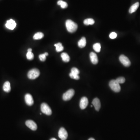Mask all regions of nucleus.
Masks as SVG:
<instances>
[{"instance_id": "obj_1", "label": "nucleus", "mask_w": 140, "mask_h": 140, "mask_svg": "<svg viewBox=\"0 0 140 140\" xmlns=\"http://www.w3.org/2000/svg\"><path fill=\"white\" fill-rule=\"evenodd\" d=\"M65 25L67 31L70 33L75 32L78 29L77 24L70 19H68L66 21Z\"/></svg>"}, {"instance_id": "obj_2", "label": "nucleus", "mask_w": 140, "mask_h": 140, "mask_svg": "<svg viewBox=\"0 0 140 140\" xmlns=\"http://www.w3.org/2000/svg\"><path fill=\"white\" fill-rule=\"evenodd\" d=\"M109 86L112 90L115 92H119L121 90L120 84L117 82L116 80H112L109 83Z\"/></svg>"}, {"instance_id": "obj_3", "label": "nucleus", "mask_w": 140, "mask_h": 140, "mask_svg": "<svg viewBox=\"0 0 140 140\" xmlns=\"http://www.w3.org/2000/svg\"><path fill=\"white\" fill-rule=\"evenodd\" d=\"M40 74V71L37 69H31L27 74L28 78L31 79H34L39 77Z\"/></svg>"}, {"instance_id": "obj_4", "label": "nucleus", "mask_w": 140, "mask_h": 140, "mask_svg": "<svg viewBox=\"0 0 140 140\" xmlns=\"http://www.w3.org/2000/svg\"><path fill=\"white\" fill-rule=\"evenodd\" d=\"M41 111L45 114L50 116L52 114V109L50 106L45 103H42L41 106Z\"/></svg>"}, {"instance_id": "obj_5", "label": "nucleus", "mask_w": 140, "mask_h": 140, "mask_svg": "<svg viewBox=\"0 0 140 140\" xmlns=\"http://www.w3.org/2000/svg\"><path fill=\"white\" fill-rule=\"evenodd\" d=\"M75 91L73 89H70L65 93L63 95V99L64 101L69 100L74 96Z\"/></svg>"}, {"instance_id": "obj_6", "label": "nucleus", "mask_w": 140, "mask_h": 140, "mask_svg": "<svg viewBox=\"0 0 140 140\" xmlns=\"http://www.w3.org/2000/svg\"><path fill=\"white\" fill-rule=\"evenodd\" d=\"M119 60L124 66H125L126 67H129L131 65V62L130 60L128 59L127 57L123 54H122L119 57Z\"/></svg>"}, {"instance_id": "obj_7", "label": "nucleus", "mask_w": 140, "mask_h": 140, "mask_svg": "<svg viewBox=\"0 0 140 140\" xmlns=\"http://www.w3.org/2000/svg\"><path fill=\"white\" fill-rule=\"evenodd\" d=\"M58 137L61 140H66L68 137V133L66 130L63 127L60 129L58 131Z\"/></svg>"}, {"instance_id": "obj_8", "label": "nucleus", "mask_w": 140, "mask_h": 140, "mask_svg": "<svg viewBox=\"0 0 140 140\" xmlns=\"http://www.w3.org/2000/svg\"><path fill=\"white\" fill-rule=\"evenodd\" d=\"M25 124L30 129L34 131L36 130L37 128V126L36 123L34 121L31 120L26 121L25 122Z\"/></svg>"}, {"instance_id": "obj_9", "label": "nucleus", "mask_w": 140, "mask_h": 140, "mask_svg": "<svg viewBox=\"0 0 140 140\" xmlns=\"http://www.w3.org/2000/svg\"><path fill=\"white\" fill-rule=\"evenodd\" d=\"M88 104V100L87 98L86 97H83L82 98L80 101V107L82 109H84L87 107Z\"/></svg>"}, {"instance_id": "obj_10", "label": "nucleus", "mask_w": 140, "mask_h": 140, "mask_svg": "<svg viewBox=\"0 0 140 140\" xmlns=\"http://www.w3.org/2000/svg\"><path fill=\"white\" fill-rule=\"evenodd\" d=\"M25 99L26 104L29 106H31L34 104V101L33 100V97L30 94L27 93L25 95Z\"/></svg>"}, {"instance_id": "obj_11", "label": "nucleus", "mask_w": 140, "mask_h": 140, "mask_svg": "<svg viewBox=\"0 0 140 140\" xmlns=\"http://www.w3.org/2000/svg\"><path fill=\"white\" fill-rule=\"evenodd\" d=\"M17 25V23L13 19H11L7 21L6 24V26L8 29L9 30H13L15 28Z\"/></svg>"}, {"instance_id": "obj_12", "label": "nucleus", "mask_w": 140, "mask_h": 140, "mask_svg": "<svg viewBox=\"0 0 140 140\" xmlns=\"http://www.w3.org/2000/svg\"><path fill=\"white\" fill-rule=\"evenodd\" d=\"M92 104L94 106L95 110L97 111H99L101 107V103L100 100L97 98H94L93 100Z\"/></svg>"}, {"instance_id": "obj_13", "label": "nucleus", "mask_w": 140, "mask_h": 140, "mask_svg": "<svg viewBox=\"0 0 140 140\" xmlns=\"http://www.w3.org/2000/svg\"><path fill=\"white\" fill-rule=\"evenodd\" d=\"M89 57L90 58L91 61L92 62V63L93 64H97L98 63V57L96 54L95 52H91L89 54Z\"/></svg>"}, {"instance_id": "obj_14", "label": "nucleus", "mask_w": 140, "mask_h": 140, "mask_svg": "<svg viewBox=\"0 0 140 140\" xmlns=\"http://www.w3.org/2000/svg\"><path fill=\"white\" fill-rule=\"evenodd\" d=\"M3 89L4 91L8 93L10 91L11 87L9 82L7 81L4 83L3 85Z\"/></svg>"}, {"instance_id": "obj_15", "label": "nucleus", "mask_w": 140, "mask_h": 140, "mask_svg": "<svg viewBox=\"0 0 140 140\" xmlns=\"http://www.w3.org/2000/svg\"><path fill=\"white\" fill-rule=\"evenodd\" d=\"M139 2H137L136 3L133 4V5L131 6L129 10V12L130 13H132L137 11V10L138 9V8L139 7Z\"/></svg>"}, {"instance_id": "obj_16", "label": "nucleus", "mask_w": 140, "mask_h": 140, "mask_svg": "<svg viewBox=\"0 0 140 140\" xmlns=\"http://www.w3.org/2000/svg\"><path fill=\"white\" fill-rule=\"evenodd\" d=\"M87 44L86 39L85 37H83L78 43V45L79 47L80 48H83Z\"/></svg>"}, {"instance_id": "obj_17", "label": "nucleus", "mask_w": 140, "mask_h": 140, "mask_svg": "<svg viewBox=\"0 0 140 140\" xmlns=\"http://www.w3.org/2000/svg\"><path fill=\"white\" fill-rule=\"evenodd\" d=\"M61 57L62 60L64 62H68L70 61V57L66 52H63L61 54Z\"/></svg>"}, {"instance_id": "obj_18", "label": "nucleus", "mask_w": 140, "mask_h": 140, "mask_svg": "<svg viewBox=\"0 0 140 140\" xmlns=\"http://www.w3.org/2000/svg\"><path fill=\"white\" fill-rule=\"evenodd\" d=\"M84 24L86 25H92L95 23V21L92 18H87L84 21Z\"/></svg>"}, {"instance_id": "obj_19", "label": "nucleus", "mask_w": 140, "mask_h": 140, "mask_svg": "<svg viewBox=\"0 0 140 140\" xmlns=\"http://www.w3.org/2000/svg\"><path fill=\"white\" fill-rule=\"evenodd\" d=\"M54 45L55 46L56 51L58 52H61L63 50L64 48L61 43H58Z\"/></svg>"}, {"instance_id": "obj_20", "label": "nucleus", "mask_w": 140, "mask_h": 140, "mask_svg": "<svg viewBox=\"0 0 140 140\" xmlns=\"http://www.w3.org/2000/svg\"><path fill=\"white\" fill-rule=\"evenodd\" d=\"M44 35L43 33L41 32L36 33L33 37V38L35 40H39L42 39L44 37Z\"/></svg>"}, {"instance_id": "obj_21", "label": "nucleus", "mask_w": 140, "mask_h": 140, "mask_svg": "<svg viewBox=\"0 0 140 140\" xmlns=\"http://www.w3.org/2000/svg\"><path fill=\"white\" fill-rule=\"evenodd\" d=\"M57 4L58 5H60L63 9L66 8L68 6V4L66 2H64L62 0H59L57 2Z\"/></svg>"}, {"instance_id": "obj_22", "label": "nucleus", "mask_w": 140, "mask_h": 140, "mask_svg": "<svg viewBox=\"0 0 140 140\" xmlns=\"http://www.w3.org/2000/svg\"><path fill=\"white\" fill-rule=\"evenodd\" d=\"M93 48L95 52H100L101 50V45L99 43H95L93 45Z\"/></svg>"}, {"instance_id": "obj_23", "label": "nucleus", "mask_w": 140, "mask_h": 140, "mask_svg": "<svg viewBox=\"0 0 140 140\" xmlns=\"http://www.w3.org/2000/svg\"><path fill=\"white\" fill-rule=\"evenodd\" d=\"M48 55V52H45L44 53L40 54L39 55V58L41 61H45L46 60V57Z\"/></svg>"}, {"instance_id": "obj_24", "label": "nucleus", "mask_w": 140, "mask_h": 140, "mask_svg": "<svg viewBox=\"0 0 140 140\" xmlns=\"http://www.w3.org/2000/svg\"><path fill=\"white\" fill-rule=\"evenodd\" d=\"M69 76L72 79H74L76 80H78L79 79V76L78 74H73V73L70 72L69 74Z\"/></svg>"}, {"instance_id": "obj_25", "label": "nucleus", "mask_w": 140, "mask_h": 140, "mask_svg": "<svg viewBox=\"0 0 140 140\" xmlns=\"http://www.w3.org/2000/svg\"><path fill=\"white\" fill-rule=\"evenodd\" d=\"M26 58L29 60H32L34 58V55L32 52H28L26 54Z\"/></svg>"}, {"instance_id": "obj_26", "label": "nucleus", "mask_w": 140, "mask_h": 140, "mask_svg": "<svg viewBox=\"0 0 140 140\" xmlns=\"http://www.w3.org/2000/svg\"><path fill=\"white\" fill-rule=\"evenodd\" d=\"M116 81L119 84H122L125 81V79L124 77H119L116 79Z\"/></svg>"}, {"instance_id": "obj_27", "label": "nucleus", "mask_w": 140, "mask_h": 140, "mask_svg": "<svg viewBox=\"0 0 140 140\" xmlns=\"http://www.w3.org/2000/svg\"><path fill=\"white\" fill-rule=\"evenodd\" d=\"M71 72L73 73V74L78 75L79 73V71L77 68H76V67H73L71 69Z\"/></svg>"}, {"instance_id": "obj_28", "label": "nucleus", "mask_w": 140, "mask_h": 140, "mask_svg": "<svg viewBox=\"0 0 140 140\" xmlns=\"http://www.w3.org/2000/svg\"><path fill=\"white\" fill-rule=\"evenodd\" d=\"M117 36L116 33L114 32H112L109 35V37L111 39H114L116 38Z\"/></svg>"}, {"instance_id": "obj_29", "label": "nucleus", "mask_w": 140, "mask_h": 140, "mask_svg": "<svg viewBox=\"0 0 140 140\" xmlns=\"http://www.w3.org/2000/svg\"><path fill=\"white\" fill-rule=\"evenodd\" d=\"M28 52H32V49L31 48H29L28 49Z\"/></svg>"}, {"instance_id": "obj_30", "label": "nucleus", "mask_w": 140, "mask_h": 140, "mask_svg": "<svg viewBox=\"0 0 140 140\" xmlns=\"http://www.w3.org/2000/svg\"><path fill=\"white\" fill-rule=\"evenodd\" d=\"M88 140H95V139L93 138H89V139H88Z\"/></svg>"}, {"instance_id": "obj_31", "label": "nucleus", "mask_w": 140, "mask_h": 140, "mask_svg": "<svg viewBox=\"0 0 140 140\" xmlns=\"http://www.w3.org/2000/svg\"><path fill=\"white\" fill-rule=\"evenodd\" d=\"M50 140H56V139H55V138H52V139H51Z\"/></svg>"}]
</instances>
